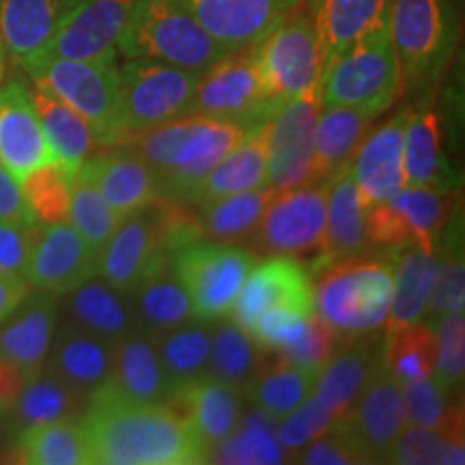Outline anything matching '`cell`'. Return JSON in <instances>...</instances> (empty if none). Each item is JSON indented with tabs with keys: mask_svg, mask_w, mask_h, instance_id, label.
I'll return each mask as SVG.
<instances>
[{
	"mask_svg": "<svg viewBox=\"0 0 465 465\" xmlns=\"http://www.w3.org/2000/svg\"><path fill=\"white\" fill-rule=\"evenodd\" d=\"M58 162L35 168L20 179L28 207L39 224L69 223V203H72V179Z\"/></svg>",
	"mask_w": 465,
	"mask_h": 465,
	"instance_id": "48",
	"label": "cell"
},
{
	"mask_svg": "<svg viewBox=\"0 0 465 465\" xmlns=\"http://www.w3.org/2000/svg\"><path fill=\"white\" fill-rule=\"evenodd\" d=\"M392 0H312L323 65L328 67L342 50L391 20ZM325 72V69H323Z\"/></svg>",
	"mask_w": 465,
	"mask_h": 465,
	"instance_id": "33",
	"label": "cell"
},
{
	"mask_svg": "<svg viewBox=\"0 0 465 465\" xmlns=\"http://www.w3.org/2000/svg\"><path fill=\"white\" fill-rule=\"evenodd\" d=\"M31 381L28 377L17 369L15 364H11L9 360L0 358V418L7 416L9 410L20 397V392L25 391L26 383Z\"/></svg>",
	"mask_w": 465,
	"mask_h": 465,
	"instance_id": "59",
	"label": "cell"
},
{
	"mask_svg": "<svg viewBox=\"0 0 465 465\" xmlns=\"http://www.w3.org/2000/svg\"><path fill=\"white\" fill-rule=\"evenodd\" d=\"M373 121V116L349 106L322 108L315 130L312 185L328 182L336 171L351 164Z\"/></svg>",
	"mask_w": 465,
	"mask_h": 465,
	"instance_id": "37",
	"label": "cell"
},
{
	"mask_svg": "<svg viewBox=\"0 0 465 465\" xmlns=\"http://www.w3.org/2000/svg\"><path fill=\"white\" fill-rule=\"evenodd\" d=\"M121 223H124V216L104 199L102 192L89 179L75 173L72 179L69 224L83 235V240L100 254Z\"/></svg>",
	"mask_w": 465,
	"mask_h": 465,
	"instance_id": "47",
	"label": "cell"
},
{
	"mask_svg": "<svg viewBox=\"0 0 465 465\" xmlns=\"http://www.w3.org/2000/svg\"><path fill=\"white\" fill-rule=\"evenodd\" d=\"M257 254L237 246L190 237L168 248V272L182 284L192 306L194 322L213 323L231 317L237 295Z\"/></svg>",
	"mask_w": 465,
	"mask_h": 465,
	"instance_id": "5",
	"label": "cell"
},
{
	"mask_svg": "<svg viewBox=\"0 0 465 465\" xmlns=\"http://www.w3.org/2000/svg\"><path fill=\"white\" fill-rule=\"evenodd\" d=\"M48 162H54V155L45 141L33 93L11 80L0 86V164L22 179Z\"/></svg>",
	"mask_w": 465,
	"mask_h": 465,
	"instance_id": "22",
	"label": "cell"
},
{
	"mask_svg": "<svg viewBox=\"0 0 465 465\" xmlns=\"http://www.w3.org/2000/svg\"><path fill=\"white\" fill-rule=\"evenodd\" d=\"M325 183L276 192L267 203L263 218L250 237L254 248L267 254L319 252L325 231Z\"/></svg>",
	"mask_w": 465,
	"mask_h": 465,
	"instance_id": "15",
	"label": "cell"
},
{
	"mask_svg": "<svg viewBox=\"0 0 465 465\" xmlns=\"http://www.w3.org/2000/svg\"><path fill=\"white\" fill-rule=\"evenodd\" d=\"M341 347L339 336L332 332L328 323L322 322L317 315L308 319L304 332L289 345L281 349H267L272 356L282 360V362L298 364V366H311V369H322L330 358L334 356L336 349Z\"/></svg>",
	"mask_w": 465,
	"mask_h": 465,
	"instance_id": "53",
	"label": "cell"
},
{
	"mask_svg": "<svg viewBox=\"0 0 465 465\" xmlns=\"http://www.w3.org/2000/svg\"><path fill=\"white\" fill-rule=\"evenodd\" d=\"M392 259V300L383 334L422 322L424 306L438 278L440 254L438 250H424L420 246L388 248Z\"/></svg>",
	"mask_w": 465,
	"mask_h": 465,
	"instance_id": "31",
	"label": "cell"
},
{
	"mask_svg": "<svg viewBox=\"0 0 465 465\" xmlns=\"http://www.w3.org/2000/svg\"><path fill=\"white\" fill-rule=\"evenodd\" d=\"M173 386L162 369L153 334L134 332L114 342L113 371L89 403L171 405Z\"/></svg>",
	"mask_w": 465,
	"mask_h": 465,
	"instance_id": "17",
	"label": "cell"
},
{
	"mask_svg": "<svg viewBox=\"0 0 465 465\" xmlns=\"http://www.w3.org/2000/svg\"><path fill=\"white\" fill-rule=\"evenodd\" d=\"M162 369L177 392L183 383L207 373L212 328L203 322H188L164 334L153 336ZM174 397V394H173Z\"/></svg>",
	"mask_w": 465,
	"mask_h": 465,
	"instance_id": "44",
	"label": "cell"
},
{
	"mask_svg": "<svg viewBox=\"0 0 465 465\" xmlns=\"http://www.w3.org/2000/svg\"><path fill=\"white\" fill-rule=\"evenodd\" d=\"M276 422L254 410L229 438L212 446L209 463H282L287 461L274 433Z\"/></svg>",
	"mask_w": 465,
	"mask_h": 465,
	"instance_id": "46",
	"label": "cell"
},
{
	"mask_svg": "<svg viewBox=\"0 0 465 465\" xmlns=\"http://www.w3.org/2000/svg\"><path fill=\"white\" fill-rule=\"evenodd\" d=\"M89 407V397L74 391L54 375L42 371L26 383L25 391L9 410L15 431L35 427V424L56 420H78Z\"/></svg>",
	"mask_w": 465,
	"mask_h": 465,
	"instance_id": "40",
	"label": "cell"
},
{
	"mask_svg": "<svg viewBox=\"0 0 465 465\" xmlns=\"http://www.w3.org/2000/svg\"><path fill=\"white\" fill-rule=\"evenodd\" d=\"M381 345L375 336H360L347 341L322 366L317 377L315 397L334 414V420L356 403L366 383L380 371Z\"/></svg>",
	"mask_w": 465,
	"mask_h": 465,
	"instance_id": "30",
	"label": "cell"
},
{
	"mask_svg": "<svg viewBox=\"0 0 465 465\" xmlns=\"http://www.w3.org/2000/svg\"><path fill=\"white\" fill-rule=\"evenodd\" d=\"M56 295L33 293L7 322L0 323V358L9 360L28 380L44 371L56 334Z\"/></svg>",
	"mask_w": 465,
	"mask_h": 465,
	"instance_id": "27",
	"label": "cell"
},
{
	"mask_svg": "<svg viewBox=\"0 0 465 465\" xmlns=\"http://www.w3.org/2000/svg\"><path fill=\"white\" fill-rule=\"evenodd\" d=\"M405 405V424L416 429H435L449 411V397L433 377L407 381L401 386Z\"/></svg>",
	"mask_w": 465,
	"mask_h": 465,
	"instance_id": "54",
	"label": "cell"
},
{
	"mask_svg": "<svg viewBox=\"0 0 465 465\" xmlns=\"http://www.w3.org/2000/svg\"><path fill=\"white\" fill-rule=\"evenodd\" d=\"M298 461L308 465H351V463H369L360 452L349 446L339 433L325 431L306 444L298 452Z\"/></svg>",
	"mask_w": 465,
	"mask_h": 465,
	"instance_id": "57",
	"label": "cell"
},
{
	"mask_svg": "<svg viewBox=\"0 0 465 465\" xmlns=\"http://www.w3.org/2000/svg\"><path fill=\"white\" fill-rule=\"evenodd\" d=\"M334 422V414L319 401L315 394L306 401L300 410L276 424V440L282 446L284 455L298 457V452L311 444L312 440L323 435Z\"/></svg>",
	"mask_w": 465,
	"mask_h": 465,
	"instance_id": "52",
	"label": "cell"
},
{
	"mask_svg": "<svg viewBox=\"0 0 465 465\" xmlns=\"http://www.w3.org/2000/svg\"><path fill=\"white\" fill-rule=\"evenodd\" d=\"M302 0H185L201 26L229 52L257 45Z\"/></svg>",
	"mask_w": 465,
	"mask_h": 465,
	"instance_id": "21",
	"label": "cell"
},
{
	"mask_svg": "<svg viewBox=\"0 0 465 465\" xmlns=\"http://www.w3.org/2000/svg\"><path fill=\"white\" fill-rule=\"evenodd\" d=\"M5 74V52H3V37H0V83H3Z\"/></svg>",
	"mask_w": 465,
	"mask_h": 465,
	"instance_id": "61",
	"label": "cell"
},
{
	"mask_svg": "<svg viewBox=\"0 0 465 465\" xmlns=\"http://www.w3.org/2000/svg\"><path fill=\"white\" fill-rule=\"evenodd\" d=\"M132 3L134 0H80L61 22L42 61H48V58H72V61L116 58L119 56L116 44H119Z\"/></svg>",
	"mask_w": 465,
	"mask_h": 465,
	"instance_id": "20",
	"label": "cell"
},
{
	"mask_svg": "<svg viewBox=\"0 0 465 465\" xmlns=\"http://www.w3.org/2000/svg\"><path fill=\"white\" fill-rule=\"evenodd\" d=\"M80 0H0V37L26 72L48 52L52 39Z\"/></svg>",
	"mask_w": 465,
	"mask_h": 465,
	"instance_id": "25",
	"label": "cell"
},
{
	"mask_svg": "<svg viewBox=\"0 0 465 465\" xmlns=\"http://www.w3.org/2000/svg\"><path fill=\"white\" fill-rule=\"evenodd\" d=\"M116 52L203 74L229 54L192 14L185 0H134Z\"/></svg>",
	"mask_w": 465,
	"mask_h": 465,
	"instance_id": "3",
	"label": "cell"
},
{
	"mask_svg": "<svg viewBox=\"0 0 465 465\" xmlns=\"http://www.w3.org/2000/svg\"><path fill=\"white\" fill-rule=\"evenodd\" d=\"M267 124L250 127L243 141L203 179L196 203H205L267 185ZM194 203V205H196Z\"/></svg>",
	"mask_w": 465,
	"mask_h": 465,
	"instance_id": "36",
	"label": "cell"
},
{
	"mask_svg": "<svg viewBox=\"0 0 465 465\" xmlns=\"http://www.w3.org/2000/svg\"><path fill=\"white\" fill-rule=\"evenodd\" d=\"M391 37L403 86L438 83L457 45L455 11L446 0H392Z\"/></svg>",
	"mask_w": 465,
	"mask_h": 465,
	"instance_id": "9",
	"label": "cell"
},
{
	"mask_svg": "<svg viewBox=\"0 0 465 465\" xmlns=\"http://www.w3.org/2000/svg\"><path fill=\"white\" fill-rule=\"evenodd\" d=\"M39 231V223H0V276H25Z\"/></svg>",
	"mask_w": 465,
	"mask_h": 465,
	"instance_id": "56",
	"label": "cell"
},
{
	"mask_svg": "<svg viewBox=\"0 0 465 465\" xmlns=\"http://www.w3.org/2000/svg\"><path fill=\"white\" fill-rule=\"evenodd\" d=\"M31 93L52 155L69 174H75L97 144L91 125L83 114L37 80H33Z\"/></svg>",
	"mask_w": 465,
	"mask_h": 465,
	"instance_id": "35",
	"label": "cell"
},
{
	"mask_svg": "<svg viewBox=\"0 0 465 465\" xmlns=\"http://www.w3.org/2000/svg\"><path fill=\"white\" fill-rule=\"evenodd\" d=\"M315 315L332 328L341 345L373 334L386 322L392 300V259L358 257L317 272Z\"/></svg>",
	"mask_w": 465,
	"mask_h": 465,
	"instance_id": "4",
	"label": "cell"
},
{
	"mask_svg": "<svg viewBox=\"0 0 465 465\" xmlns=\"http://www.w3.org/2000/svg\"><path fill=\"white\" fill-rule=\"evenodd\" d=\"M438 336V362L433 369V380L446 397L463 388L465 377V319L463 311L449 312L433 325Z\"/></svg>",
	"mask_w": 465,
	"mask_h": 465,
	"instance_id": "50",
	"label": "cell"
},
{
	"mask_svg": "<svg viewBox=\"0 0 465 465\" xmlns=\"http://www.w3.org/2000/svg\"><path fill=\"white\" fill-rule=\"evenodd\" d=\"M119 78L121 119L127 138L185 116L199 83V74L190 69L149 58H125L119 65Z\"/></svg>",
	"mask_w": 465,
	"mask_h": 465,
	"instance_id": "10",
	"label": "cell"
},
{
	"mask_svg": "<svg viewBox=\"0 0 465 465\" xmlns=\"http://www.w3.org/2000/svg\"><path fill=\"white\" fill-rule=\"evenodd\" d=\"M450 201L444 188L403 185L392 199L369 207L366 240L386 250L410 243L424 250H438L450 213Z\"/></svg>",
	"mask_w": 465,
	"mask_h": 465,
	"instance_id": "14",
	"label": "cell"
},
{
	"mask_svg": "<svg viewBox=\"0 0 465 465\" xmlns=\"http://www.w3.org/2000/svg\"><path fill=\"white\" fill-rule=\"evenodd\" d=\"M312 315L315 312H302L293 311V308H272L252 323L248 334L252 336V341L261 349H270L272 351V349H281L298 339Z\"/></svg>",
	"mask_w": 465,
	"mask_h": 465,
	"instance_id": "55",
	"label": "cell"
},
{
	"mask_svg": "<svg viewBox=\"0 0 465 465\" xmlns=\"http://www.w3.org/2000/svg\"><path fill=\"white\" fill-rule=\"evenodd\" d=\"M248 130L231 121L182 116L134 134L121 147L132 149L149 166L162 201L194 205L203 179L243 141Z\"/></svg>",
	"mask_w": 465,
	"mask_h": 465,
	"instance_id": "2",
	"label": "cell"
},
{
	"mask_svg": "<svg viewBox=\"0 0 465 465\" xmlns=\"http://www.w3.org/2000/svg\"><path fill=\"white\" fill-rule=\"evenodd\" d=\"M263 362L265 349H261L242 325L229 322V317L213 322L207 375L229 383L243 394Z\"/></svg>",
	"mask_w": 465,
	"mask_h": 465,
	"instance_id": "39",
	"label": "cell"
},
{
	"mask_svg": "<svg viewBox=\"0 0 465 465\" xmlns=\"http://www.w3.org/2000/svg\"><path fill=\"white\" fill-rule=\"evenodd\" d=\"M78 174L89 179L124 218L160 199L153 173L127 147H108L104 153H91L78 168Z\"/></svg>",
	"mask_w": 465,
	"mask_h": 465,
	"instance_id": "26",
	"label": "cell"
},
{
	"mask_svg": "<svg viewBox=\"0 0 465 465\" xmlns=\"http://www.w3.org/2000/svg\"><path fill=\"white\" fill-rule=\"evenodd\" d=\"M383 461L388 463H450L461 465L463 459V440L452 438L441 429H416L405 427L391 450L386 452Z\"/></svg>",
	"mask_w": 465,
	"mask_h": 465,
	"instance_id": "49",
	"label": "cell"
},
{
	"mask_svg": "<svg viewBox=\"0 0 465 465\" xmlns=\"http://www.w3.org/2000/svg\"><path fill=\"white\" fill-rule=\"evenodd\" d=\"M69 323L106 339L114 345L134 332H141L132 293L110 287L106 281H86L67 293Z\"/></svg>",
	"mask_w": 465,
	"mask_h": 465,
	"instance_id": "32",
	"label": "cell"
},
{
	"mask_svg": "<svg viewBox=\"0 0 465 465\" xmlns=\"http://www.w3.org/2000/svg\"><path fill=\"white\" fill-rule=\"evenodd\" d=\"M0 223H37L22 192L20 179L3 164H0Z\"/></svg>",
	"mask_w": 465,
	"mask_h": 465,
	"instance_id": "58",
	"label": "cell"
},
{
	"mask_svg": "<svg viewBox=\"0 0 465 465\" xmlns=\"http://www.w3.org/2000/svg\"><path fill=\"white\" fill-rule=\"evenodd\" d=\"M17 461L28 465H89L83 422L56 420L22 429L15 435Z\"/></svg>",
	"mask_w": 465,
	"mask_h": 465,
	"instance_id": "41",
	"label": "cell"
},
{
	"mask_svg": "<svg viewBox=\"0 0 465 465\" xmlns=\"http://www.w3.org/2000/svg\"><path fill=\"white\" fill-rule=\"evenodd\" d=\"M388 22L353 42L325 67L323 106H349L377 119L399 100L405 86Z\"/></svg>",
	"mask_w": 465,
	"mask_h": 465,
	"instance_id": "6",
	"label": "cell"
},
{
	"mask_svg": "<svg viewBox=\"0 0 465 465\" xmlns=\"http://www.w3.org/2000/svg\"><path fill=\"white\" fill-rule=\"evenodd\" d=\"M405 427L401 383L380 366L356 403L336 418L328 431L339 433L366 461H383Z\"/></svg>",
	"mask_w": 465,
	"mask_h": 465,
	"instance_id": "16",
	"label": "cell"
},
{
	"mask_svg": "<svg viewBox=\"0 0 465 465\" xmlns=\"http://www.w3.org/2000/svg\"><path fill=\"white\" fill-rule=\"evenodd\" d=\"M173 203L158 199L130 213L100 252L97 274L110 287L134 293L147 278L166 270Z\"/></svg>",
	"mask_w": 465,
	"mask_h": 465,
	"instance_id": "11",
	"label": "cell"
},
{
	"mask_svg": "<svg viewBox=\"0 0 465 465\" xmlns=\"http://www.w3.org/2000/svg\"><path fill=\"white\" fill-rule=\"evenodd\" d=\"M452 243L444 250V257H440V270L435 284L429 295L427 306H424L422 323H429L433 328L441 317L449 312L463 311L465 302V267L461 246L457 248L455 237Z\"/></svg>",
	"mask_w": 465,
	"mask_h": 465,
	"instance_id": "51",
	"label": "cell"
},
{
	"mask_svg": "<svg viewBox=\"0 0 465 465\" xmlns=\"http://www.w3.org/2000/svg\"><path fill=\"white\" fill-rule=\"evenodd\" d=\"M272 308L315 312V287L311 272L287 254H274L252 265L231 315L232 322L248 332L252 323Z\"/></svg>",
	"mask_w": 465,
	"mask_h": 465,
	"instance_id": "18",
	"label": "cell"
},
{
	"mask_svg": "<svg viewBox=\"0 0 465 465\" xmlns=\"http://www.w3.org/2000/svg\"><path fill=\"white\" fill-rule=\"evenodd\" d=\"M319 371L322 369L282 362L265 349V362L243 397L250 401L252 410L281 422L312 397Z\"/></svg>",
	"mask_w": 465,
	"mask_h": 465,
	"instance_id": "34",
	"label": "cell"
},
{
	"mask_svg": "<svg viewBox=\"0 0 465 465\" xmlns=\"http://www.w3.org/2000/svg\"><path fill=\"white\" fill-rule=\"evenodd\" d=\"M438 362V336L429 323H411L383 336L380 366L399 381L431 377Z\"/></svg>",
	"mask_w": 465,
	"mask_h": 465,
	"instance_id": "42",
	"label": "cell"
},
{
	"mask_svg": "<svg viewBox=\"0 0 465 465\" xmlns=\"http://www.w3.org/2000/svg\"><path fill=\"white\" fill-rule=\"evenodd\" d=\"M410 110L394 114L373 134H366L351 160V173L366 207L392 199L405 183L403 141Z\"/></svg>",
	"mask_w": 465,
	"mask_h": 465,
	"instance_id": "23",
	"label": "cell"
},
{
	"mask_svg": "<svg viewBox=\"0 0 465 465\" xmlns=\"http://www.w3.org/2000/svg\"><path fill=\"white\" fill-rule=\"evenodd\" d=\"M91 463L199 465L212 446L171 405L89 403L80 418Z\"/></svg>",
	"mask_w": 465,
	"mask_h": 465,
	"instance_id": "1",
	"label": "cell"
},
{
	"mask_svg": "<svg viewBox=\"0 0 465 465\" xmlns=\"http://www.w3.org/2000/svg\"><path fill=\"white\" fill-rule=\"evenodd\" d=\"M100 254L69 223L42 224L25 278L33 289L67 295L97 276Z\"/></svg>",
	"mask_w": 465,
	"mask_h": 465,
	"instance_id": "19",
	"label": "cell"
},
{
	"mask_svg": "<svg viewBox=\"0 0 465 465\" xmlns=\"http://www.w3.org/2000/svg\"><path fill=\"white\" fill-rule=\"evenodd\" d=\"M171 407L188 420L194 431L216 446L240 427L243 394L212 375H201L183 383L171 401Z\"/></svg>",
	"mask_w": 465,
	"mask_h": 465,
	"instance_id": "29",
	"label": "cell"
},
{
	"mask_svg": "<svg viewBox=\"0 0 465 465\" xmlns=\"http://www.w3.org/2000/svg\"><path fill=\"white\" fill-rule=\"evenodd\" d=\"M323 183L328 188V203H325L323 243L315 261V272H322L339 261L358 257L369 246L366 240L369 207L360 196L351 164L336 171Z\"/></svg>",
	"mask_w": 465,
	"mask_h": 465,
	"instance_id": "24",
	"label": "cell"
},
{
	"mask_svg": "<svg viewBox=\"0 0 465 465\" xmlns=\"http://www.w3.org/2000/svg\"><path fill=\"white\" fill-rule=\"evenodd\" d=\"M284 104L272 95L259 67L257 48L229 52V54L199 74L194 95L185 116L231 121L242 127L267 124Z\"/></svg>",
	"mask_w": 465,
	"mask_h": 465,
	"instance_id": "8",
	"label": "cell"
},
{
	"mask_svg": "<svg viewBox=\"0 0 465 465\" xmlns=\"http://www.w3.org/2000/svg\"><path fill=\"white\" fill-rule=\"evenodd\" d=\"M33 287L25 276H0V323H5L22 306Z\"/></svg>",
	"mask_w": 465,
	"mask_h": 465,
	"instance_id": "60",
	"label": "cell"
},
{
	"mask_svg": "<svg viewBox=\"0 0 465 465\" xmlns=\"http://www.w3.org/2000/svg\"><path fill=\"white\" fill-rule=\"evenodd\" d=\"M114 345L110 341L67 323L52 339L44 371L74 391L91 397L110 377Z\"/></svg>",
	"mask_w": 465,
	"mask_h": 465,
	"instance_id": "28",
	"label": "cell"
},
{
	"mask_svg": "<svg viewBox=\"0 0 465 465\" xmlns=\"http://www.w3.org/2000/svg\"><path fill=\"white\" fill-rule=\"evenodd\" d=\"M138 323L144 332L158 336L179 325L194 322L188 295L182 284L166 270L144 281L132 293Z\"/></svg>",
	"mask_w": 465,
	"mask_h": 465,
	"instance_id": "45",
	"label": "cell"
},
{
	"mask_svg": "<svg viewBox=\"0 0 465 465\" xmlns=\"http://www.w3.org/2000/svg\"><path fill=\"white\" fill-rule=\"evenodd\" d=\"M28 74L84 116L100 147H121L127 141L121 119V78L116 58H48Z\"/></svg>",
	"mask_w": 465,
	"mask_h": 465,
	"instance_id": "7",
	"label": "cell"
},
{
	"mask_svg": "<svg viewBox=\"0 0 465 465\" xmlns=\"http://www.w3.org/2000/svg\"><path fill=\"white\" fill-rule=\"evenodd\" d=\"M274 194V188L267 183L257 190L196 203V205L190 207L203 237L223 243H240L243 240H250V235L263 218L267 203L272 201Z\"/></svg>",
	"mask_w": 465,
	"mask_h": 465,
	"instance_id": "38",
	"label": "cell"
},
{
	"mask_svg": "<svg viewBox=\"0 0 465 465\" xmlns=\"http://www.w3.org/2000/svg\"><path fill=\"white\" fill-rule=\"evenodd\" d=\"M403 164L407 185L444 188V155H441V124L431 110L407 116Z\"/></svg>",
	"mask_w": 465,
	"mask_h": 465,
	"instance_id": "43",
	"label": "cell"
},
{
	"mask_svg": "<svg viewBox=\"0 0 465 465\" xmlns=\"http://www.w3.org/2000/svg\"><path fill=\"white\" fill-rule=\"evenodd\" d=\"M323 80V78H322ZM322 80L284 102L267 130V183L274 192L312 185L315 130L322 113Z\"/></svg>",
	"mask_w": 465,
	"mask_h": 465,
	"instance_id": "13",
	"label": "cell"
},
{
	"mask_svg": "<svg viewBox=\"0 0 465 465\" xmlns=\"http://www.w3.org/2000/svg\"><path fill=\"white\" fill-rule=\"evenodd\" d=\"M254 48L265 83L281 104L323 78V52L311 7L291 11Z\"/></svg>",
	"mask_w": 465,
	"mask_h": 465,
	"instance_id": "12",
	"label": "cell"
}]
</instances>
